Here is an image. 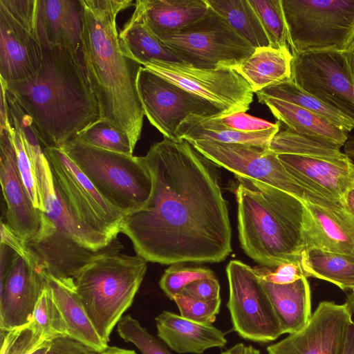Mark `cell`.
Returning a JSON list of instances; mask_svg holds the SVG:
<instances>
[{
    "mask_svg": "<svg viewBox=\"0 0 354 354\" xmlns=\"http://www.w3.org/2000/svg\"><path fill=\"white\" fill-rule=\"evenodd\" d=\"M141 158L151 175V194L120 227L136 254L163 265L225 260L232 229L212 162L188 141L166 138Z\"/></svg>",
    "mask_w": 354,
    "mask_h": 354,
    "instance_id": "cell-1",
    "label": "cell"
},
{
    "mask_svg": "<svg viewBox=\"0 0 354 354\" xmlns=\"http://www.w3.org/2000/svg\"><path fill=\"white\" fill-rule=\"evenodd\" d=\"M81 60L98 102L99 120L126 133L135 147L141 135L144 110L137 80L142 65L123 52L117 16L131 0H81Z\"/></svg>",
    "mask_w": 354,
    "mask_h": 354,
    "instance_id": "cell-2",
    "label": "cell"
},
{
    "mask_svg": "<svg viewBox=\"0 0 354 354\" xmlns=\"http://www.w3.org/2000/svg\"><path fill=\"white\" fill-rule=\"evenodd\" d=\"M3 81L44 147L62 148L99 120L98 102L81 57L64 47L44 46L41 67L31 77Z\"/></svg>",
    "mask_w": 354,
    "mask_h": 354,
    "instance_id": "cell-3",
    "label": "cell"
},
{
    "mask_svg": "<svg viewBox=\"0 0 354 354\" xmlns=\"http://www.w3.org/2000/svg\"><path fill=\"white\" fill-rule=\"evenodd\" d=\"M235 176L239 237L245 253L267 268L300 263L304 202L259 180Z\"/></svg>",
    "mask_w": 354,
    "mask_h": 354,
    "instance_id": "cell-4",
    "label": "cell"
},
{
    "mask_svg": "<svg viewBox=\"0 0 354 354\" xmlns=\"http://www.w3.org/2000/svg\"><path fill=\"white\" fill-rule=\"evenodd\" d=\"M122 248L116 239L73 277L87 315L106 344L113 328L131 306L147 271L144 258L120 253Z\"/></svg>",
    "mask_w": 354,
    "mask_h": 354,
    "instance_id": "cell-5",
    "label": "cell"
},
{
    "mask_svg": "<svg viewBox=\"0 0 354 354\" xmlns=\"http://www.w3.org/2000/svg\"><path fill=\"white\" fill-rule=\"evenodd\" d=\"M44 203L40 232L26 245L51 276L62 279L73 278L81 268L107 250L117 239L93 234L79 223L55 186L50 168Z\"/></svg>",
    "mask_w": 354,
    "mask_h": 354,
    "instance_id": "cell-6",
    "label": "cell"
},
{
    "mask_svg": "<svg viewBox=\"0 0 354 354\" xmlns=\"http://www.w3.org/2000/svg\"><path fill=\"white\" fill-rule=\"evenodd\" d=\"M60 149L102 196L125 215L147 204L151 194L153 180L141 156L106 151L75 138Z\"/></svg>",
    "mask_w": 354,
    "mask_h": 354,
    "instance_id": "cell-7",
    "label": "cell"
},
{
    "mask_svg": "<svg viewBox=\"0 0 354 354\" xmlns=\"http://www.w3.org/2000/svg\"><path fill=\"white\" fill-rule=\"evenodd\" d=\"M291 53L346 51L354 42V0H281Z\"/></svg>",
    "mask_w": 354,
    "mask_h": 354,
    "instance_id": "cell-8",
    "label": "cell"
},
{
    "mask_svg": "<svg viewBox=\"0 0 354 354\" xmlns=\"http://www.w3.org/2000/svg\"><path fill=\"white\" fill-rule=\"evenodd\" d=\"M44 273L37 256L1 221V331L32 322L36 304L46 287Z\"/></svg>",
    "mask_w": 354,
    "mask_h": 354,
    "instance_id": "cell-9",
    "label": "cell"
},
{
    "mask_svg": "<svg viewBox=\"0 0 354 354\" xmlns=\"http://www.w3.org/2000/svg\"><path fill=\"white\" fill-rule=\"evenodd\" d=\"M158 38L182 63L203 68H236L255 50L210 6L198 20Z\"/></svg>",
    "mask_w": 354,
    "mask_h": 354,
    "instance_id": "cell-10",
    "label": "cell"
},
{
    "mask_svg": "<svg viewBox=\"0 0 354 354\" xmlns=\"http://www.w3.org/2000/svg\"><path fill=\"white\" fill-rule=\"evenodd\" d=\"M55 186L71 213L86 230L114 240L124 214L111 205L60 148L44 147Z\"/></svg>",
    "mask_w": 354,
    "mask_h": 354,
    "instance_id": "cell-11",
    "label": "cell"
},
{
    "mask_svg": "<svg viewBox=\"0 0 354 354\" xmlns=\"http://www.w3.org/2000/svg\"><path fill=\"white\" fill-rule=\"evenodd\" d=\"M38 0H0V79H27L40 68L44 53Z\"/></svg>",
    "mask_w": 354,
    "mask_h": 354,
    "instance_id": "cell-12",
    "label": "cell"
},
{
    "mask_svg": "<svg viewBox=\"0 0 354 354\" xmlns=\"http://www.w3.org/2000/svg\"><path fill=\"white\" fill-rule=\"evenodd\" d=\"M227 306L233 329L243 339L268 342L283 334L274 308L256 270L239 260L226 267Z\"/></svg>",
    "mask_w": 354,
    "mask_h": 354,
    "instance_id": "cell-13",
    "label": "cell"
},
{
    "mask_svg": "<svg viewBox=\"0 0 354 354\" xmlns=\"http://www.w3.org/2000/svg\"><path fill=\"white\" fill-rule=\"evenodd\" d=\"M144 67L208 101L224 115L245 112L253 101L251 86L236 68H203L162 62Z\"/></svg>",
    "mask_w": 354,
    "mask_h": 354,
    "instance_id": "cell-14",
    "label": "cell"
},
{
    "mask_svg": "<svg viewBox=\"0 0 354 354\" xmlns=\"http://www.w3.org/2000/svg\"><path fill=\"white\" fill-rule=\"evenodd\" d=\"M291 80L354 124V83L345 51L292 54Z\"/></svg>",
    "mask_w": 354,
    "mask_h": 354,
    "instance_id": "cell-15",
    "label": "cell"
},
{
    "mask_svg": "<svg viewBox=\"0 0 354 354\" xmlns=\"http://www.w3.org/2000/svg\"><path fill=\"white\" fill-rule=\"evenodd\" d=\"M137 87L145 115L166 138L180 142L178 130L192 115H223L221 110L183 88L144 66L140 70Z\"/></svg>",
    "mask_w": 354,
    "mask_h": 354,
    "instance_id": "cell-16",
    "label": "cell"
},
{
    "mask_svg": "<svg viewBox=\"0 0 354 354\" xmlns=\"http://www.w3.org/2000/svg\"><path fill=\"white\" fill-rule=\"evenodd\" d=\"M214 164L233 172L235 176L259 180L306 201L312 192L301 187L289 174L269 147L249 144L222 143L208 140L189 142Z\"/></svg>",
    "mask_w": 354,
    "mask_h": 354,
    "instance_id": "cell-17",
    "label": "cell"
},
{
    "mask_svg": "<svg viewBox=\"0 0 354 354\" xmlns=\"http://www.w3.org/2000/svg\"><path fill=\"white\" fill-rule=\"evenodd\" d=\"M353 313L345 302H320L306 326L268 346V354H339Z\"/></svg>",
    "mask_w": 354,
    "mask_h": 354,
    "instance_id": "cell-18",
    "label": "cell"
},
{
    "mask_svg": "<svg viewBox=\"0 0 354 354\" xmlns=\"http://www.w3.org/2000/svg\"><path fill=\"white\" fill-rule=\"evenodd\" d=\"M10 127L0 129V182L5 201V221L25 244L34 239L41 226V211L32 203L20 177Z\"/></svg>",
    "mask_w": 354,
    "mask_h": 354,
    "instance_id": "cell-19",
    "label": "cell"
},
{
    "mask_svg": "<svg viewBox=\"0 0 354 354\" xmlns=\"http://www.w3.org/2000/svg\"><path fill=\"white\" fill-rule=\"evenodd\" d=\"M277 155L289 174L301 187L344 206V196L354 181V162L351 158Z\"/></svg>",
    "mask_w": 354,
    "mask_h": 354,
    "instance_id": "cell-20",
    "label": "cell"
},
{
    "mask_svg": "<svg viewBox=\"0 0 354 354\" xmlns=\"http://www.w3.org/2000/svg\"><path fill=\"white\" fill-rule=\"evenodd\" d=\"M304 204V250L315 248L354 256V217L344 208Z\"/></svg>",
    "mask_w": 354,
    "mask_h": 354,
    "instance_id": "cell-21",
    "label": "cell"
},
{
    "mask_svg": "<svg viewBox=\"0 0 354 354\" xmlns=\"http://www.w3.org/2000/svg\"><path fill=\"white\" fill-rule=\"evenodd\" d=\"M37 17L44 47H64L80 57L82 34L81 0H38Z\"/></svg>",
    "mask_w": 354,
    "mask_h": 354,
    "instance_id": "cell-22",
    "label": "cell"
},
{
    "mask_svg": "<svg viewBox=\"0 0 354 354\" xmlns=\"http://www.w3.org/2000/svg\"><path fill=\"white\" fill-rule=\"evenodd\" d=\"M155 321L159 339L180 354H203L207 349L227 344L225 333L212 324L198 323L167 310Z\"/></svg>",
    "mask_w": 354,
    "mask_h": 354,
    "instance_id": "cell-23",
    "label": "cell"
},
{
    "mask_svg": "<svg viewBox=\"0 0 354 354\" xmlns=\"http://www.w3.org/2000/svg\"><path fill=\"white\" fill-rule=\"evenodd\" d=\"M209 8L207 0H137L133 12L159 37L198 20Z\"/></svg>",
    "mask_w": 354,
    "mask_h": 354,
    "instance_id": "cell-24",
    "label": "cell"
},
{
    "mask_svg": "<svg viewBox=\"0 0 354 354\" xmlns=\"http://www.w3.org/2000/svg\"><path fill=\"white\" fill-rule=\"evenodd\" d=\"M44 276L65 322L68 336L97 352L104 350L108 344L102 340L91 323L76 290L73 278L57 279L46 271Z\"/></svg>",
    "mask_w": 354,
    "mask_h": 354,
    "instance_id": "cell-25",
    "label": "cell"
},
{
    "mask_svg": "<svg viewBox=\"0 0 354 354\" xmlns=\"http://www.w3.org/2000/svg\"><path fill=\"white\" fill-rule=\"evenodd\" d=\"M256 95L259 102L269 108L278 122L296 133L325 140L340 147L348 140L347 131L313 112L281 100Z\"/></svg>",
    "mask_w": 354,
    "mask_h": 354,
    "instance_id": "cell-26",
    "label": "cell"
},
{
    "mask_svg": "<svg viewBox=\"0 0 354 354\" xmlns=\"http://www.w3.org/2000/svg\"><path fill=\"white\" fill-rule=\"evenodd\" d=\"M261 279V278H260ZM284 333L292 334L304 328L310 319L311 294L307 278L284 285L261 279Z\"/></svg>",
    "mask_w": 354,
    "mask_h": 354,
    "instance_id": "cell-27",
    "label": "cell"
},
{
    "mask_svg": "<svg viewBox=\"0 0 354 354\" xmlns=\"http://www.w3.org/2000/svg\"><path fill=\"white\" fill-rule=\"evenodd\" d=\"M281 123L268 130L246 133L236 131L222 124L217 115H192L180 125L178 135L180 140L188 142L208 140L222 143L249 144L269 147L273 137L280 130Z\"/></svg>",
    "mask_w": 354,
    "mask_h": 354,
    "instance_id": "cell-28",
    "label": "cell"
},
{
    "mask_svg": "<svg viewBox=\"0 0 354 354\" xmlns=\"http://www.w3.org/2000/svg\"><path fill=\"white\" fill-rule=\"evenodd\" d=\"M292 59L290 50L271 46L258 48L236 69L256 93L270 85L290 80Z\"/></svg>",
    "mask_w": 354,
    "mask_h": 354,
    "instance_id": "cell-29",
    "label": "cell"
},
{
    "mask_svg": "<svg viewBox=\"0 0 354 354\" xmlns=\"http://www.w3.org/2000/svg\"><path fill=\"white\" fill-rule=\"evenodd\" d=\"M119 37L124 53L143 66L155 62L182 63L134 12Z\"/></svg>",
    "mask_w": 354,
    "mask_h": 354,
    "instance_id": "cell-30",
    "label": "cell"
},
{
    "mask_svg": "<svg viewBox=\"0 0 354 354\" xmlns=\"http://www.w3.org/2000/svg\"><path fill=\"white\" fill-rule=\"evenodd\" d=\"M300 264L306 277L327 281L342 290H354V256L309 248L301 253Z\"/></svg>",
    "mask_w": 354,
    "mask_h": 354,
    "instance_id": "cell-31",
    "label": "cell"
},
{
    "mask_svg": "<svg viewBox=\"0 0 354 354\" xmlns=\"http://www.w3.org/2000/svg\"><path fill=\"white\" fill-rule=\"evenodd\" d=\"M207 2L253 48L270 46L266 32L249 0H207Z\"/></svg>",
    "mask_w": 354,
    "mask_h": 354,
    "instance_id": "cell-32",
    "label": "cell"
},
{
    "mask_svg": "<svg viewBox=\"0 0 354 354\" xmlns=\"http://www.w3.org/2000/svg\"><path fill=\"white\" fill-rule=\"evenodd\" d=\"M256 94L297 105L326 118L348 133L354 129V124L345 116L301 89L291 79L270 85Z\"/></svg>",
    "mask_w": 354,
    "mask_h": 354,
    "instance_id": "cell-33",
    "label": "cell"
},
{
    "mask_svg": "<svg viewBox=\"0 0 354 354\" xmlns=\"http://www.w3.org/2000/svg\"><path fill=\"white\" fill-rule=\"evenodd\" d=\"M269 149L277 154H294L326 159L348 156L333 143L296 133L286 127L272 139Z\"/></svg>",
    "mask_w": 354,
    "mask_h": 354,
    "instance_id": "cell-34",
    "label": "cell"
},
{
    "mask_svg": "<svg viewBox=\"0 0 354 354\" xmlns=\"http://www.w3.org/2000/svg\"><path fill=\"white\" fill-rule=\"evenodd\" d=\"M75 139L99 149L127 156H133L135 148L126 133L102 120L89 125Z\"/></svg>",
    "mask_w": 354,
    "mask_h": 354,
    "instance_id": "cell-35",
    "label": "cell"
},
{
    "mask_svg": "<svg viewBox=\"0 0 354 354\" xmlns=\"http://www.w3.org/2000/svg\"><path fill=\"white\" fill-rule=\"evenodd\" d=\"M270 41V46L290 50L281 0H249Z\"/></svg>",
    "mask_w": 354,
    "mask_h": 354,
    "instance_id": "cell-36",
    "label": "cell"
},
{
    "mask_svg": "<svg viewBox=\"0 0 354 354\" xmlns=\"http://www.w3.org/2000/svg\"><path fill=\"white\" fill-rule=\"evenodd\" d=\"M32 321L48 340L68 336L65 322L46 283L36 304Z\"/></svg>",
    "mask_w": 354,
    "mask_h": 354,
    "instance_id": "cell-37",
    "label": "cell"
},
{
    "mask_svg": "<svg viewBox=\"0 0 354 354\" xmlns=\"http://www.w3.org/2000/svg\"><path fill=\"white\" fill-rule=\"evenodd\" d=\"M117 330L121 339L133 344L142 354H171L160 339L151 335L130 315L122 316Z\"/></svg>",
    "mask_w": 354,
    "mask_h": 354,
    "instance_id": "cell-38",
    "label": "cell"
},
{
    "mask_svg": "<svg viewBox=\"0 0 354 354\" xmlns=\"http://www.w3.org/2000/svg\"><path fill=\"white\" fill-rule=\"evenodd\" d=\"M47 340L32 321L22 326L1 331V354H31Z\"/></svg>",
    "mask_w": 354,
    "mask_h": 354,
    "instance_id": "cell-39",
    "label": "cell"
},
{
    "mask_svg": "<svg viewBox=\"0 0 354 354\" xmlns=\"http://www.w3.org/2000/svg\"><path fill=\"white\" fill-rule=\"evenodd\" d=\"M10 133L15 150L16 162L20 177L35 207L44 212V203L39 192L33 165L23 137L11 123Z\"/></svg>",
    "mask_w": 354,
    "mask_h": 354,
    "instance_id": "cell-40",
    "label": "cell"
},
{
    "mask_svg": "<svg viewBox=\"0 0 354 354\" xmlns=\"http://www.w3.org/2000/svg\"><path fill=\"white\" fill-rule=\"evenodd\" d=\"M215 277L208 268L186 266L182 263L172 264L164 272L159 285L165 295L173 300L189 283L204 278Z\"/></svg>",
    "mask_w": 354,
    "mask_h": 354,
    "instance_id": "cell-41",
    "label": "cell"
},
{
    "mask_svg": "<svg viewBox=\"0 0 354 354\" xmlns=\"http://www.w3.org/2000/svg\"><path fill=\"white\" fill-rule=\"evenodd\" d=\"M180 315L187 319L201 323L212 324L216 320L220 310L221 297L202 301L195 299L179 294L174 297Z\"/></svg>",
    "mask_w": 354,
    "mask_h": 354,
    "instance_id": "cell-42",
    "label": "cell"
},
{
    "mask_svg": "<svg viewBox=\"0 0 354 354\" xmlns=\"http://www.w3.org/2000/svg\"><path fill=\"white\" fill-rule=\"evenodd\" d=\"M217 118L224 126L232 129L246 132H258L268 130L277 126V123L252 116L245 112L235 113L230 115H219Z\"/></svg>",
    "mask_w": 354,
    "mask_h": 354,
    "instance_id": "cell-43",
    "label": "cell"
},
{
    "mask_svg": "<svg viewBox=\"0 0 354 354\" xmlns=\"http://www.w3.org/2000/svg\"><path fill=\"white\" fill-rule=\"evenodd\" d=\"M266 268L263 270L256 271L261 279L275 284H289L303 277H306L298 263H286L274 268Z\"/></svg>",
    "mask_w": 354,
    "mask_h": 354,
    "instance_id": "cell-44",
    "label": "cell"
},
{
    "mask_svg": "<svg viewBox=\"0 0 354 354\" xmlns=\"http://www.w3.org/2000/svg\"><path fill=\"white\" fill-rule=\"evenodd\" d=\"M180 294L202 301L216 299L220 298V285L215 277L201 279L186 286Z\"/></svg>",
    "mask_w": 354,
    "mask_h": 354,
    "instance_id": "cell-45",
    "label": "cell"
},
{
    "mask_svg": "<svg viewBox=\"0 0 354 354\" xmlns=\"http://www.w3.org/2000/svg\"><path fill=\"white\" fill-rule=\"evenodd\" d=\"M97 352L69 336H59L51 340L46 354H95Z\"/></svg>",
    "mask_w": 354,
    "mask_h": 354,
    "instance_id": "cell-46",
    "label": "cell"
},
{
    "mask_svg": "<svg viewBox=\"0 0 354 354\" xmlns=\"http://www.w3.org/2000/svg\"><path fill=\"white\" fill-rule=\"evenodd\" d=\"M339 354H354V322L348 327Z\"/></svg>",
    "mask_w": 354,
    "mask_h": 354,
    "instance_id": "cell-47",
    "label": "cell"
},
{
    "mask_svg": "<svg viewBox=\"0 0 354 354\" xmlns=\"http://www.w3.org/2000/svg\"><path fill=\"white\" fill-rule=\"evenodd\" d=\"M221 354H261V352L252 346H245L242 343H239Z\"/></svg>",
    "mask_w": 354,
    "mask_h": 354,
    "instance_id": "cell-48",
    "label": "cell"
},
{
    "mask_svg": "<svg viewBox=\"0 0 354 354\" xmlns=\"http://www.w3.org/2000/svg\"><path fill=\"white\" fill-rule=\"evenodd\" d=\"M343 205L344 209L354 217V188L347 191L344 196Z\"/></svg>",
    "mask_w": 354,
    "mask_h": 354,
    "instance_id": "cell-49",
    "label": "cell"
},
{
    "mask_svg": "<svg viewBox=\"0 0 354 354\" xmlns=\"http://www.w3.org/2000/svg\"><path fill=\"white\" fill-rule=\"evenodd\" d=\"M95 354H137L133 350L122 348L117 346H107L104 350Z\"/></svg>",
    "mask_w": 354,
    "mask_h": 354,
    "instance_id": "cell-50",
    "label": "cell"
},
{
    "mask_svg": "<svg viewBox=\"0 0 354 354\" xmlns=\"http://www.w3.org/2000/svg\"><path fill=\"white\" fill-rule=\"evenodd\" d=\"M345 54L350 74L354 83V42L348 48V49L345 51Z\"/></svg>",
    "mask_w": 354,
    "mask_h": 354,
    "instance_id": "cell-51",
    "label": "cell"
},
{
    "mask_svg": "<svg viewBox=\"0 0 354 354\" xmlns=\"http://www.w3.org/2000/svg\"><path fill=\"white\" fill-rule=\"evenodd\" d=\"M344 153L354 161V135L349 136L344 145Z\"/></svg>",
    "mask_w": 354,
    "mask_h": 354,
    "instance_id": "cell-52",
    "label": "cell"
},
{
    "mask_svg": "<svg viewBox=\"0 0 354 354\" xmlns=\"http://www.w3.org/2000/svg\"><path fill=\"white\" fill-rule=\"evenodd\" d=\"M52 340V339H51ZM51 340L46 341L41 346H40L37 349L33 351L31 354H46L48 352Z\"/></svg>",
    "mask_w": 354,
    "mask_h": 354,
    "instance_id": "cell-53",
    "label": "cell"
},
{
    "mask_svg": "<svg viewBox=\"0 0 354 354\" xmlns=\"http://www.w3.org/2000/svg\"><path fill=\"white\" fill-rule=\"evenodd\" d=\"M346 303L351 310L352 313L354 314V290L347 296Z\"/></svg>",
    "mask_w": 354,
    "mask_h": 354,
    "instance_id": "cell-54",
    "label": "cell"
},
{
    "mask_svg": "<svg viewBox=\"0 0 354 354\" xmlns=\"http://www.w3.org/2000/svg\"><path fill=\"white\" fill-rule=\"evenodd\" d=\"M352 188H354V181H353V187H352Z\"/></svg>",
    "mask_w": 354,
    "mask_h": 354,
    "instance_id": "cell-55",
    "label": "cell"
}]
</instances>
